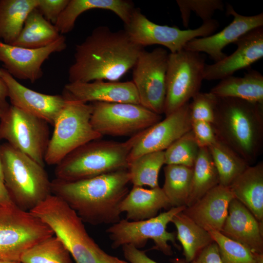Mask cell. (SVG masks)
<instances>
[{
    "instance_id": "6da1fadb",
    "label": "cell",
    "mask_w": 263,
    "mask_h": 263,
    "mask_svg": "<svg viewBox=\"0 0 263 263\" xmlns=\"http://www.w3.org/2000/svg\"><path fill=\"white\" fill-rule=\"evenodd\" d=\"M143 50L124 30L112 31L107 26H99L75 45L69 81H118L133 68Z\"/></svg>"
},
{
    "instance_id": "7a4b0ae2",
    "label": "cell",
    "mask_w": 263,
    "mask_h": 263,
    "mask_svg": "<svg viewBox=\"0 0 263 263\" xmlns=\"http://www.w3.org/2000/svg\"><path fill=\"white\" fill-rule=\"evenodd\" d=\"M128 169L84 180L51 182V193L62 199L83 223L113 224L121 220V204L129 192Z\"/></svg>"
},
{
    "instance_id": "3957f363",
    "label": "cell",
    "mask_w": 263,
    "mask_h": 263,
    "mask_svg": "<svg viewBox=\"0 0 263 263\" xmlns=\"http://www.w3.org/2000/svg\"><path fill=\"white\" fill-rule=\"evenodd\" d=\"M211 123L217 139L253 164L263 148V104L217 96Z\"/></svg>"
},
{
    "instance_id": "277c9868",
    "label": "cell",
    "mask_w": 263,
    "mask_h": 263,
    "mask_svg": "<svg viewBox=\"0 0 263 263\" xmlns=\"http://www.w3.org/2000/svg\"><path fill=\"white\" fill-rule=\"evenodd\" d=\"M30 211L51 228L76 263H128L103 250L80 217L60 198L51 194Z\"/></svg>"
},
{
    "instance_id": "5b68a950",
    "label": "cell",
    "mask_w": 263,
    "mask_h": 263,
    "mask_svg": "<svg viewBox=\"0 0 263 263\" xmlns=\"http://www.w3.org/2000/svg\"><path fill=\"white\" fill-rule=\"evenodd\" d=\"M134 141L133 135L123 142L90 141L75 149L57 165L56 178L73 182L128 169V157Z\"/></svg>"
},
{
    "instance_id": "8992f818",
    "label": "cell",
    "mask_w": 263,
    "mask_h": 263,
    "mask_svg": "<svg viewBox=\"0 0 263 263\" xmlns=\"http://www.w3.org/2000/svg\"><path fill=\"white\" fill-rule=\"evenodd\" d=\"M3 183L12 200L30 211L50 194L51 181L42 166L8 143L0 145Z\"/></svg>"
},
{
    "instance_id": "52a82bcc",
    "label": "cell",
    "mask_w": 263,
    "mask_h": 263,
    "mask_svg": "<svg viewBox=\"0 0 263 263\" xmlns=\"http://www.w3.org/2000/svg\"><path fill=\"white\" fill-rule=\"evenodd\" d=\"M66 99L54 125L44 156V162L57 165L69 153L81 146L103 136L91 123V103Z\"/></svg>"
},
{
    "instance_id": "ba28073f",
    "label": "cell",
    "mask_w": 263,
    "mask_h": 263,
    "mask_svg": "<svg viewBox=\"0 0 263 263\" xmlns=\"http://www.w3.org/2000/svg\"><path fill=\"white\" fill-rule=\"evenodd\" d=\"M54 235L42 220L13 201L0 203V259L20 262L26 250Z\"/></svg>"
},
{
    "instance_id": "9c48e42d",
    "label": "cell",
    "mask_w": 263,
    "mask_h": 263,
    "mask_svg": "<svg viewBox=\"0 0 263 263\" xmlns=\"http://www.w3.org/2000/svg\"><path fill=\"white\" fill-rule=\"evenodd\" d=\"M183 206L172 207L168 210L148 219L131 221L126 219L112 224L106 230L114 249L125 245H131L137 248H142L149 240L154 242L153 249L158 250L167 256L173 254L169 242L179 248L176 242V235L167 230L168 224L173 217L186 208Z\"/></svg>"
},
{
    "instance_id": "30bf717a",
    "label": "cell",
    "mask_w": 263,
    "mask_h": 263,
    "mask_svg": "<svg viewBox=\"0 0 263 263\" xmlns=\"http://www.w3.org/2000/svg\"><path fill=\"white\" fill-rule=\"evenodd\" d=\"M48 123L12 105L0 112V140L44 167V156L50 140Z\"/></svg>"
},
{
    "instance_id": "8fae6325",
    "label": "cell",
    "mask_w": 263,
    "mask_h": 263,
    "mask_svg": "<svg viewBox=\"0 0 263 263\" xmlns=\"http://www.w3.org/2000/svg\"><path fill=\"white\" fill-rule=\"evenodd\" d=\"M205 60L200 53L183 49L169 54L164 113L174 112L199 92Z\"/></svg>"
},
{
    "instance_id": "7c38bea8",
    "label": "cell",
    "mask_w": 263,
    "mask_h": 263,
    "mask_svg": "<svg viewBox=\"0 0 263 263\" xmlns=\"http://www.w3.org/2000/svg\"><path fill=\"white\" fill-rule=\"evenodd\" d=\"M91 123L103 135L131 136L161 120V116L140 104L92 102Z\"/></svg>"
},
{
    "instance_id": "4fadbf2b",
    "label": "cell",
    "mask_w": 263,
    "mask_h": 263,
    "mask_svg": "<svg viewBox=\"0 0 263 263\" xmlns=\"http://www.w3.org/2000/svg\"><path fill=\"white\" fill-rule=\"evenodd\" d=\"M217 20L212 19L194 29L181 30L176 26L159 25L149 19L139 8H135L124 30L135 44L142 47L154 44L165 46L174 53L184 49L190 40L207 37L219 27Z\"/></svg>"
},
{
    "instance_id": "5bb4252c",
    "label": "cell",
    "mask_w": 263,
    "mask_h": 263,
    "mask_svg": "<svg viewBox=\"0 0 263 263\" xmlns=\"http://www.w3.org/2000/svg\"><path fill=\"white\" fill-rule=\"evenodd\" d=\"M169 54L161 47L143 50L133 67L132 81L140 104L160 115L164 111Z\"/></svg>"
},
{
    "instance_id": "9a60e30c",
    "label": "cell",
    "mask_w": 263,
    "mask_h": 263,
    "mask_svg": "<svg viewBox=\"0 0 263 263\" xmlns=\"http://www.w3.org/2000/svg\"><path fill=\"white\" fill-rule=\"evenodd\" d=\"M189 102L150 127L133 135L128 164L144 154L164 151L191 130Z\"/></svg>"
},
{
    "instance_id": "2e32d148",
    "label": "cell",
    "mask_w": 263,
    "mask_h": 263,
    "mask_svg": "<svg viewBox=\"0 0 263 263\" xmlns=\"http://www.w3.org/2000/svg\"><path fill=\"white\" fill-rule=\"evenodd\" d=\"M67 47L63 35L55 42L42 48L30 49L0 41V62L14 78L34 83L43 75L42 65L50 55Z\"/></svg>"
},
{
    "instance_id": "e0dca14e",
    "label": "cell",
    "mask_w": 263,
    "mask_h": 263,
    "mask_svg": "<svg viewBox=\"0 0 263 263\" xmlns=\"http://www.w3.org/2000/svg\"><path fill=\"white\" fill-rule=\"evenodd\" d=\"M226 14L233 17L232 22L220 32L207 37L197 38L188 41L184 49L208 55L215 62L219 61L227 55L223 52L230 43H234L248 31L263 26V13L251 16L237 13L230 4L226 6Z\"/></svg>"
},
{
    "instance_id": "ac0fdd59",
    "label": "cell",
    "mask_w": 263,
    "mask_h": 263,
    "mask_svg": "<svg viewBox=\"0 0 263 263\" xmlns=\"http://www.w3.org/2000/svg\"><path fill=\"white\" fill-rule=\"evenodd\" d=\"M1 78L8 90L11 105L40 118L54 126L66 99L62 95L42 94L25 87L4 68H0Z\"/></svg>"
},
{
    "instance_id": "d6986e66",
    "label": "cell",
    "mask_w": 263,
    "mask_h": 263,
    "mask_svg": "<svg viewBox=\"0 0 263 263\" xmlns=\"http://www.w3.org/2000/svg\"><path fill=\"white\" fill-rule=\"evenodd\" d=\"M237 49L231 55L212 64H206L204 79L221 80L238 70L250 67L263 57V26L254 28L234 43Z\"/></svg>"
},
{
    "instance_id": "ffe728a7",
    "label": "cell",
    "mask_w": 263,
    "mask_h": 263,
    "mask_svg": "<svg viewBox=\"0 0 263 263\" xmlns=\"http://www.w3.org/2000/svg\"><path fill=\"white\" fill-rule=\"evenodd\" d=\"M65 99L84 103L124 102L140 104L132 81L126 82L94 80L89 82H69L64 88Z\"/></svg>"
},
{
    "instance_id": "44dd1931",
    "label": "cell",
    "mask_w": 263,
    "mask_h": 263,
    "mask_svg": "<svg viewBox=\"0 0 263 263\" xmlns=\"http://www.w3.org/2000/svg\"><path fill=\"white\" fill-rule=\"evenodd\" d=\"M226 237L263 254V224L241 202L233 198L220 231Z\"/></svg>"
},
{
    "instance_id": "7402d4cb",
    "label": "cell",
    "mask_w": 263,
    "mask_h": 263,
    "mask_svg": "<svg viewBox=\"0 0 263 263\" xmlns=\"http://www.w3.org/2000/svg\"><path fill=\"white\" fill-rule=\"evenodd\" d=\"M233 198L228 187L219 184L191 206L186 207L183 212L205 229L221 231Z\"/></svg>"
},
{
    "instance_id": "603a6c76",
    "label": "cell",
    "mask_w": 263,
    "mask_h": 263,
    "mask_svg": "<svg viewBox=\"0 0 263 263\" xmlns=\"http://www.w3.org/2000/svg\"><path fill=\"white\" fill-rule=\"evenodd\" d=\"M234 198L263 224V162L250 165L228 186Z\"/></svg>"
},
{
    "instance_id": "cb8c5ba5",
    "label": "cell",
    "mask_w": 263,
    "mask_h": 263,
    "mask_svg": "<svg viewBox=\"0 0 263 263\" xmlns=\"http://www.w3.org/2000/svg\"><path fill=\"white\" fill-rule=\"evenodd\" d=\"M135 8L133 3L127 0H69L54 25L61 35L68 33L73 29L79 16L95 9L113 12L126 24Z\"/></svg>"
},
{
    "instance_id": "d4e9b609",
    "label": "cell",
    "mask_w": 263,
    "mask_h": 263,
    "mask_svg": "<svg viewBox=\"0 0 263 263\" xmlns=\"http://www.w3.org/2000/svg\"><path fill=\"white\" fill-rule=\"evenodd\" d=\"M169 208L171 207L162 188L133 186L122 201L120 211L126 213V220L138 221L153 218L160 209Z\"/></svg>"
},
{
    "instance_id": "484cf974",
    "label": "cell",
    "mask_w": 263,
    "mask_h": 263,
    "mask_svg": "<svg viewBox=\"0 0 263 263\" xmlns=\"http://www.w3.org/2000/svg\"><path fill=\"white\" fill-rule=\"evenodd\" d=\"M210 92L217 97L263 104V76L254 70L248 71L243 77L231 75L221 79Z\"/></svg>"
},
{
    "instance_id": "4316f807",
    "label": "cell",
    "mask_w": 263,
    "mask_h": 263,
    "mask_svg": "<svg viewBox=\"0 0 263 263\" xmlns=\"http://www.w3.org/2000/svg\"><path fill=\"white\" fill-rule=\"evenodd\" d=\"M61 35L55 25L35 8L27 16L20 33L12 45L30 49L40 48L55 42Z\"/></svg>"
},
{
    "instance_id": "83f0119b",
    "label": "cell",
    "mask_w": 263,
    "mask_h": 263,
    "mask_svg": "<svg viewBox=\"0 0 263 263\" xmlns=\"http://www.w3.org/2000/svg\"><path fill=\"white\" fill-rule=\"evenodd\" d=\"M38 0H0V41L12 44Z\"/></svg>"
},
{
    "instance_id": "f1b7e54d",
    "label": "cell",
    "mask_w": 263,
    "mask_h": 263,
    "mask_svg": "<svg viewBox=\"0 0 263 263\" xmlns=\"http://www.w3.org/2000/svg\"><path fill=\"white\" fill-rule=\"evenodd\" d=\"M171 222L176 228V238L182 246L184 259L188 263L190 262L202 249L214 242L208 232L183 211L176 214Z\"/></svg>"
},
{
    "instance_id": "f546056e",
    "label": "cell",
    "mask_w": 263,
    "mask_h": 263,
    "mask_svg": "<svg viewBox=\"0 0 263 263\" xmlns=\"http://www.w3.org/2000/svg\"><path fill=\"white\" fill-rule=\"evenodd\" d=\"M192 169L191 189L187 207L220 184L219 174L207 148H200Z\"/></svg>"
},
{
    "instance_id": "4dcf8cb0",
    "label": "cell",
    "mask_w": 263,
    "mask_h": 263,
    "mask_svg": "<svg viewBox=\"0 0 263 263\" xmlns=\"http://www.w3.org/2000/svg\"><path fill=\"white\" fill-rule=\"evenodd\" d=\"M165 181L162 188L171 207L186 206L191 189L192 168L166 165Z\"/></svg>"
},
{
    "instance_id": "1f68e13d",
    "label": "cell",
    "mask_w": 263,
    "mask_h": 263,
    "mask_svg": "<svg viewBox=\"0 0 263 263\" xmlns=\"http://www.w3.org/2000/svg\"><path fill=\"white\" fill-rule=\"evenodd\" d=\"M207 148L217 170L221 185L228 187L250 166L233 150L217 139Z\"/></svg>"
},
{
    "instance_id": "d6a6232c",
    "label": "cell",
    "mask_w": 263,
    "mask_h": 263,
    "mask_svg": "<svg viewBox=\"0 0 263 263\" xmlns=\"http://www.w3.org/2000/svg\"><path fill=\"white\" fill-rule=\"evenodd\" d=\"M165 164V150L150 152L139 156L129 163L128 170L133 186L159 187L158 175Z\"/></svg>"
},
{
    "instance_id": "836d02e7",
    "label": "cell",
    "mask_w": 263,
    "mask_h": 263,
    "mask_svg": "<svg viewBox=\"0 0 263 263\" xmlns=\"http://www.w3.org/2000/svg\"><path fill=\"white\" fill-rule=\"evenodd\" d=\"M20 263H73L61 240L54 235L35 244L21 255Z\"/></svg>"
},
{
    "instance_id": "e575fe53",
    "label": "cell",
    "mask_w": 263,
    "mask_h": 263,
    "mask_svg": "<svg viewBox=\"0 0 263 263\" xmlns=\"http://www.w3.org/2000/svg\"><path fill=\"white\" fill-rule=\"evenodd\" d=\"M207 230L217 244L223 263H263V254L256 253L219 231Z\"/></svg>"
},
{
    "instance_id": "d590c367",
    "label": "cell",
    "mask_w": 263,
    "mask_h": 263,
    "mask_svg": "<svg viewBox=\"0 0 263 263\" xmlns=\"http://www.w3.org/2000/svg\"><path fill=\"white\" fill-rule=\"evenodd\" d=\"M200 149L193 133L190 130L165 150V164L192 168Z\"/></svg>"
},
{
    "instance_id": "8d00e7d4",
    "label": "cell",
    "mask_w": 263,
    "mask_h": 263,
    "mask_svg": "<svg viewBox=\"0 0 263 263\" xmlns=\"http://www.w3.org/2000/svg\"><path fill=\"white\" fill-rule=\"evenodd\" d=\"M183 25L188 27L190 13L195 12L203 22L212 19L217 10L223 11L224 4L221 0H177Z\"/></svg>"
},
{
    "instance_id": "74e56055",
    "label": "cell",
    "mask_w": 263,
    "mask_h": 263,
    "mask_svg": "<svg viewBox=\"0 0 263 263\" xmlns=\"http://www.w3.org/2000/svg\"><path fill=\"white\" fill-rule=\"evenodd\" d=\"M217 96L210 93L197 94L189 103L191 121H204L212 123L215 113Z\"/></svg>"
},
{
    "instance_id": "f35d334b",
    "label": "cell",
    "mask_w": 263,
    "mask_h": 263,
    "mask_svg": "<svg viewBox=\"0 0 263 263\" xmlns=\"http://www.w3.org/2000/svg\"><path fill=\"white\" fill-rule=\"evenodd\" d=\"M191 131L200 148H208L217 140L211 123L192 121Z\"/></svg>"
},
{
    "instance_id": "ab89813d",
    "label": "cell",
    "mask_w": 263,
    "mask_h": 263,
    "mask_svg": "<svg viewBox=\"0 0 263 263\" xmlns=\"http://www.w3.org/2000/svg\"><path fill=\"white\" fill-rule=\"evenodd\" d=\"M69 0H38L37 9L46 19L55 25Z\"/></svg>"
},
{
    "instance_id": "60d3db41",
    "label": "cell",
    "mask_w": 263,
    "mask_h": 263,
    "mask_svg": "<svg viewBox=\"0 0 263 263\" xmlns=\"http://www.w3.org/2000/svg\"><path fill=\"white\" fill-rule=\"evenodd\" d=\"M123 254L127 262L130 263H158L149 258L142 250L131 245L122 246ZM173 263H188L184 258H176L172 261Z\"/></svg>"
},
{
    "instance_id": "b9f144b4",
    "label": "cell",
    "mask_w": 263,
    "mask_h": 263,
    "mask_svg": "<svg viewBox=\"0 0 263 263\" xmlns=\"http://www.w3.org/2000/svg\"><path fill=\"white\" fill-rule=\"evenodd\" d=\"M188 263H223L217 244L214 241Z\"/></svg>"
},
{
    "instance_id": "7bdbcfd3",
    "label": "cell",
    "mask_w": 263,
    "mask_h": 263,
    "mask_svg": "<svg viewBox=\"0 0 263 263\" xmlns=\"http://www.w3.org/2000/svg\"><path fill=\"white\" fill-rule=\"evenodd\" d=\"M8 90L4 81L0 77V112L6 110L10 106L7 100Z\"/></svg>"
},
{
    "instance_id": "ee69618b",
    "label": "cell",
    "mask_w": 263,
    "mask_h": 263,
    "mask_svg": "<svg viewBox=\"0 0 263 263\" xmlns=\"http://www.w3.org/2000/svg\"><path fill=\"white\" fill-rule=\"evenodd\" d=\"M12 201L3 182L0 180V203Z\"/></svg>"
},
{
    "instance_id": "f6af8a7d",
    "label": "cell",
    "mask_w": 263,
    "mask_h": 263,
    "mask_svg": "<svg viewBox=\"0 0 263 263\" xmlns=\"http://www.w3.org/2000/svg\"><path fill=\"white\" fill-rule=\"evenodd\" d=\"M0 263H20L19 261H8L0 259Z\"/></svg>"
},
{
    "instance_id": "bcb514c9",
    "label": "cell",
    "mask_w": 263,
    "mask_h": 263,
    "mask_svg": "<svg viewBox=\"0 0 263 263\" xmlns=\"http://www.w3.org/2000/svg\"><path fill=\"white\" fill-rule=\"evenodd\" d=\"M0 180L2 181V182H3V176L2 166H1L0 160Z\"/></svg>"
},
{
    "instance_id": "7dc6e473",
    "label": "cell",
    "mask_w": 263,
    "mask_h": 263,
    "mask_svg": "<svg viewBox=\"0 0 263 263\" xmlns=\"http://www.w3.org/2000/svg\"><path fill=\"white\" fill-rule=\"evenodd\" d=\"M0 77H1V72H0Z\"/></svg>"
}]
</instances>
